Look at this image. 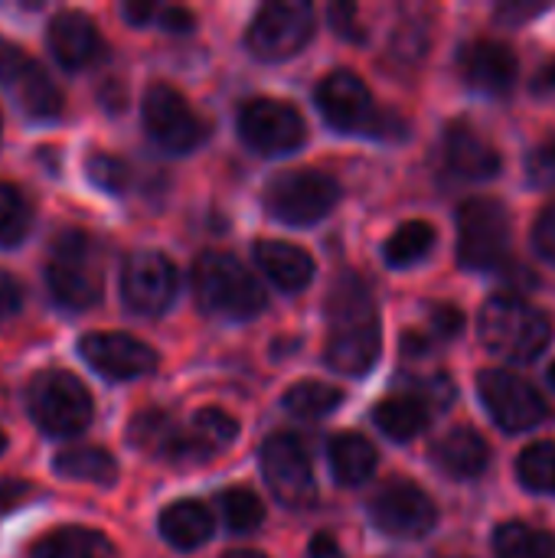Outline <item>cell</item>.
<instances>
[{
  "mask_svg": "<svg viewBox=\"0 0 555 558\" xmlns=\"http://www.w3.org/2000/svg\"><path fill=\"white\" fill-rule=\"evenodd\" d=\"M157 530H160V536L173 549L193 553L203 543H209V536H213L216 526H213V513L203 504H196V500H177V504L164 507V513L157 520Z\"/></svg>",
  "mask_w": 555,
  "mask_h": 558,
  "instance_id": "obj_23",
  "label": "cell"
},
{
  "mask_svg": "<svg viewBox=\"0 0 555 558\" xmlns=\"http://www.w3.org/2000/svg\"><path fill=\"white\" fill-rule=\"evenodd\" d=\"M478 392L491 418L510 435L550 422V402L543 392L510 369H484L478 376Z\"/></svg>",
  "mask_w": 555,
  "mask_h": 558,
  "instance_id": "obj_11",
  "label": "cell"
},
{
  "mask_svg": "<svg viewBox=\"0 0 555 558\" xmlns=\"http://www.w3.org/2000/svg\"><path fill=\"white\" fill-rule=\"evenodd\" d=\"M533 95L543 101H555V59L533 75Z\"/></svg>",
  "mask_w": 555,
  "mask_h": 558,
  "instance_id": "obj_44",
  "label": "cell"
},
{
  "mask_svg": "<svg viewBox=\"0 0 555 558\" xmlns=\"http://www.w3.org/2000/svg\"><path fill=\"white\" fill-rule=\"evenodd\" d=\"M461 330H464V314L458 307H451V304H435V307H429V327L425 330H409L402 347H406V353L422 356V353H432L438 343L455 340Z\"/></svg>",
  "mask_w": 555,
  "mask_h": 558,
  "instance_id": "obj_32",
  "label": "cell"
},
{
  "mask_svg": "<svg viewBox=\"0 0 555 558\" xmlns=\"http://www.w3.org/2000/svg\"><path fill=\"white\" fill-rule=\"evenodd\" d=\"M239 134L258 154H291L304 144V118L291 101L252 98L239 108Z\"/></svg>",
  "mask_w": 555,
  "mask_h": 558,
  "instance_id": "obj_12",
  "label": "cell"
},
{
  "mask_svg": "<svg viewBox=\"0 0 555 558\" xmlns=\"http://www.w3.org/2000/svg\"><path fill=\"white\" fill-rule=\"evenodd\" d=\"M435 239H438V232H435L432 222H425V219H409V222H402V226L386 239V248H383L386 265H393V268L419 265V262L435 248Z\"/></svg>",
  "mask_w": 555,
  "mask_h": 558,
  "instance_id": "obj_31",
  "label": "cell"
},
{
  "mask_svg": "<svg viewBox=\"0 0 555 558\" xmlns=\"http://www.w3.org/2000/svg\"><path fill=\"white\" fill-rule=\"evenodd\" d=\"M461 78L484 95H507L517 85L520 62L507 43L497 39H474L458 56Z\"/></svg>",
  "mask_w": 555,
  "mask_h": 558,
  "instance_id": "obj_17",
  "label": "cell"
},
{
  "mask_svg": "<svg viewBox=\"0 0 555 558\" xmlns=\"http://www.w3.org/2000/svg\"><path fill=\"white\" fill-rule=\"evenodd\" d=\"M219 513L232 533H255L265 523V504L249 487H229L219 497Z\"/></svg>",
  "mask_w": 555,
  "mask_h": 558,
  "instance_id": "obj_35",
  "label": "cell"
},
{
  "mask_svg": "<svg viewBox=\"0 0 555 558\" xmlns=\"http://www.w3.org/2000/svg\"><path fill=\"white\" fill-rule=\"evenodd\" d=\"M432 461L451 481H474L491 464V445L474 428H451L432 451Z\"/></svg>",
  "mask_w": 555,
  "mask_h": 558,
  "instance_id": "obj_22",
  "label": "cell"
},
{
  "mask_svg": "<svg viewBox=\"0 0 555 558\" xmlns=\"http://www.w3.org/2000/svg\"><path fill=\"white\" fill-rule=\"evenodd\" d=\"M262 474L272 497L285 507H307L317 497L311 458L304 445L288 432H275L262 445Z\"/></svg>",
  "mask_w": 555,
  "mask_h": 558,
  "instance_id": "obj_13",
  "label": "cell"
},
{
  "mask_svg": "<svg viewBox=\"0 0 555 558\" xmlns=\"http://www.w3.org/2000/svg\"><path fill=\"white\" fill-rule=\"evenodd\" d=\"M26 56L20 52V46H13L10 39H0V82H13L23 69H26Z\"/></svg>",
  "mask_w": 555,
  "mask_h": 558,
  "instance_id": "obj_40",
  "label": "cell"
},
{
  "mask_svg": "<svg viewBox=\"0 0 555 558\" xmlns=\"http://www.w3.org/2000/svg\"><path fill=\"white\" fill-rule=\"evenodd\" d=\"M481 343L504 363H533L553 340L550 317L523 298L494 294L484 301L478 317Z\"/></svg>",
  "mask_w": 555,
  "mask_h": 558,
  "instance_id": "obj_2",
  "label": "cell"
},
{
  "mask_svg": "<svg viewBox=\"0 0 555 558\" xmlns=\"http://www.w3.org/2000/svg\"><path fill=\"white\" fill-rule=\"evenodd\" d=\"M550 383L555 386V363H553V369H550Z\"/></svg>",
  "mask_w": 555,
  "mask_h": 558,
  "instance_id": "obj_52",
  "label": "cell"
},
{
  "mask_svg": "<svg viewBox=\"0 0 555 558\" xmlns=\"http://www.w3.org/2000/svg\"><path fill=\"white\" fill-rule=\"evenodd\" d=\"M373 418L393 441H412L429 428V402L422 396H389L376 405Z\"/></svg>",
  "mask_w": 555,
  "mask_h": 558,
  "instance_id": "obj_28",
  "label": "cell"
},
{
  "mask_svg": "<svg viewBox=\"0 0 555 558\" xmlns=\"http://www.w3.org/2000/svg\"><path fill=\"white\" fill-rule=\"evenodd\" d=\"M29 229V206L13 183L0 180V245H16Z\"/></svg>",
  "mask_w": 555,
  "mask_h": 558,
  "instance_id": "obj_36",
  "label": "cell"
},
{
  "mask_svg": "<svg viewBox=\"0 0 555 558\" xmlns=\"http://www.w3.org/2000/svg\"><path fill=\"white\" fill-rule=\"evenodd\" d=\"M20 301H23V291H20L16 278L0 268V317L16 314L20 311Z\"/></svg>",
  "mask_w": 555,
  "mask_h": 558,
  "instance_id": "obj_42",
  "label": "cell"
},
{
  "mask_svg": "<svg viewBox=\"0 0 555 558\" xmlns=\"http://www.w3.org/2000/svg\"><path fill=\"white\" fill-rule=\"evenodd\" d=\"M255 262L265 271V278L288 294H298L314 281V258L294 242L265 239L255 245Z\"/></svg>",
  "mask_w": 555,
  "mask_h": 558,
  "instance_id": "obj_21",
  "label": "cell"
},
{
  "mask_svg": "<svg viewBox=\"0 0 555 558\" xmlns=\"http://www.w3.org/2000/svg\"><path fill=\"white\" fill-rule=\"evenodd\" d=\"M533 252L555 268V203L546 206L533 222Z\"/></svg>",
  "mask_w": 555,
  "mask_h": 558,
  "instance_id": "obj_39",
  "label": "cell"
},
{
  "mask_svg": "<svg viewBox=\"0 0 555 558\" xmlns=\"http://www.w3.org/2000/svg\"><path fill=\"white\" fill-rule=\"evenodd\" d=\"M327 458H330V471L340 484L347 487H360L373 477L376 471V448L370 445V438L357 435V432H340L330 438V448H327Z\"/></svg>",
  "mask_w": 555,
  "mask_h": 558,
  "instance_id": "obj_25",
  "label": "cell"
},
{
  "mask_svg": "<svg viewBox=\"0 0 555 558\" xmlns=\"http://www.w3.org/2000/svg\"><path fill=\"white\" fill-rule=\"evenodd\" d=\"M3 451H7V435L0 432V454H3Z\"/></svg>",
  "mask_w": 555,
  "mask_h": 558,
  "instance_id": "obj_51",
  "label": "cell"
},
{
  "mask_svg": "<svg viewBox=\"0 0 555 558\" xmlns=\"http://www.w3.org/2000/svg\"><path fill=\"white\" fill-rule=\"evenodd\" d=\"M370 517L373 523L396 539H422L435 530L438 523V507L432 504V497L412 484V481H389L376 490L373 504H370Z\"/></svg>",
  "mask_w": 555,
  "mask_h": 558,
  "instance_id": "obj_14",
  "label": "cell"
},
{
  "mask_svg": "<svg viewBox=\"0 0 555 558\" xmlns=\"http://www.w3.org/2000/svg\"><path fill=\"white\" fill-rule=\"evenodd\" d=\"M445 163L461 180H491L500 173L497 147L464 121H455L445 131Z\"/></svg>",
  "mask_w": 555,
  "mask_h": 558,
  "instance_id": "obj_19",
  "label": "cell"
},
{
  "mask_svg": "<svg viewBox=\"0 0 555 558\" xmlns=\"http://www.w3.org/2000/svg\"><path fill=\"white\" fill-rule=\"evenodd\" d=\"M29 558H118L114 543L85 526H62L46 536H39L29 546Z\"/></svg>",
  "mask_w": 555,
  "mask_h": 558,
  "instance_id": "obj_24",
  "label": "cell"
},
{
  "mask_svg": "<svg viewBox=\"0 0 555 558\" xmlns=\"http://www.w3.org/2000/svg\"><path fill=\"white\" fill-rule=\"evenodd\" d=\"M314 36V10L304 0H275L255 13L245 29V46L262 62H285L298 56Z\"/></svg>",
  "mask_w": 555,
  "mask_h": 558,
  "instance_id": "obj_9",
  "label": "cell"
},
{
  "mask_svg": "<svg viewBox=\"0 0 555 558\" xmlns=\"http://www.w3.org/2000/svg\"><path fill=\"white\" fill-rule=\"evenodd\" d=\"M23 497H26V487H20V484H0V510H10Z\"/></svg>",
  "mask_w": 555,
  "mask_h": 558,
  "instance_id": "obj_48",
  "label": "cell"
},
{
  "mask_svg": "<svg viewBox=\"0 0 555 558\" xmlns=\"http://www.w3.org/2000/svg\"><path fill=\"white\" fill-rule=\"evenodd\" d=\"M177 268L160 252H134L121 268V298L134 314H164L177 298Z\"/></svg>",
  "mask_w": 555,
  "mask_h": 558,
  "instance_id": "obj_15",
  "label": "cell"
},
{
  "mask_svg": "<svg viewBox=\"0 0 555 558\" xmlns=\"http://www.w3.org/2000/svg\"><path fill=\"white\" fill-rule=\"evenodd\" d=\"M128 438L134 448H141L150 458H164V461H180V438L183 428L173 425V418L167 412H137L128 425Z\"/></svg>",
  "mask_w": 555,
  "mask_h": 558,
  "instance_id": "obj_27",
  "label": "cell"
},
{
  "mask_svg": "<svg viewBox=\"0 0 555 558\" xmlns=\"http://www.w3.org/2000/svg\"><path fill=\"white\" fill-rule=\"evenodd\" d=\"M517 477L533 494H555V441H536L520 451Z\"/></svg>",
  "mask_w": 555,
  "mask_h": 558,
  "instance_id": "obj_34",
  "label": "cell"
},
{
  "mask_svg": "<svg viewBox=\"0 0 555 558\" xmlns=\"http://www.w3.org/2000/svg\"><path fill=\"white\" fill-rule=\"evenodd\" d=\"M105 88H111V95H105V92H101V101H105V108H111V111H121V108H124V88H121L114 78H111Z\"/></svg>",
  "mask_w": 555,
  "mask_h": 558,
  "instance_id": "obj_49",
  "label": "cell"
},
{
  "mask_svg": "<svg viewBox=\"0 0 555 558\" xmlns=\"http://www.w3.org/2000/svg\"><path fill=\"white\" fill-rule=\"evenodd\" d=\"M141 118H144L150 141L167 154H190L209 134V124L186 105V98L177 88H170L164 82H157L144 92Z\"/></svg>",
  "mask_w": 555,
  "mask_h": 558,
  "instance_id": "obj_10",
  "label": "cell"
},
{
  "mask_svg": "<svg viewBox=\"0 0 555 558\" xmlns=\"http://www.w3.org/2000/svg\"><path fill=\"white\" fill-rule=\"evenodd\" d=\"M10 88H13L23 114H29L36 121H52L62 114V92L39 62H26V69L10 82Z\"/></svg>",
  "mask_w": 555,
  "mask_h": 558,
  "instance_id": "obj_26",
  "label": "cell"
},
{
  "mask_svg": "<svg viewBox=\"0 0 555 558\" xmlns=\"http://www.w3.org/2000/svg\"><path fill=\"white\" fill-rule=\"evenodd\" d=\"M157 16H160V26H167L170 33H190L193 23H196V16L186 7H167Z\"/></svg>",
  "mask_w": 555,
  "mask_h": 558,
  "instance_id": "obj_43",
  "label": "cell"
},
{
  "mask_svg": "<svg viewBox=\"0 0 555 558\" xmlns=\"http://www.w3.org/2000/svg\"><path fill=\"white\" fill-rule=\"evenodd\" d=\"M193 294L206 314L226 320H252L268 304L255 275L229 252H203L193 262Z\"/></svg>",
  "mask_w": 555,
  "mask_h": 558,
  "instance_id": "obj_3",
  "label": "cell"
},
{
  "mask_svg": "<svg viewBox=\"0 0 555 558\" xmlns=\"http://www.w3.org/2000/svg\"><path fill=\"white\" fill-rule=\"evenodd\" d=\"M160 10L154 7V3H124V16L131 20V23H147L150 16H157Z\"/></svg>",
  "mask_w": 555,
  "mask_h": 558,
  "instance_id": "obj_46",
  "label": "cell"
},
{
  "mask_svg": "<svg viewBox=\"0 0 555 558\" xmlns=\"http://www.w3.org/2000/svg\"><path fill=\"white\" fill-rule=\"evenodd\" d=\"M527 177L533 186H543V190H555V134L550 141H543L530 160H527Z\"/></svg>",
  "mask_w": 555,
  "mask_h": 558,
  "instance_id": "obj_38",
  "label": "cell"
},
{
  "mask_svg": "<svg viewBox=\"0 0 555 558\" xmlns=\"http://www.w3.org/2000/svg\"><path fill=\"white\" fill-rule=\"evenodd\" d=\"M340 402H343V392L317 379H301L285 392V409L298 418H324L334 409H340Z\"/></svg>",
  "mask_w": 555,
  "mask_h": 558,
  "instance_id": "obj_33",
  "label": "cell"
},
{
  "mask_svg": "<svg viewBox=\"0 0 555 558\" xmlns=\"http://www.w3.org/2000/svg\"><path fill=\"white\" fill-rule=\"evenodd\" d=\"M239 438V422L222 409H200L193 422L183 428L180 438V461L177 464H200L213 454L226 451Z\"/></svg>",
  "mask_w": 555,
  "mask_h": 558,
  "instance_id": "obj_20",
  "label": "cell"
},
{
  "mask_svg": "<svg viewBox=\"0 0 555 558\" xmlns=\"http://www.w3.org/2000/svg\"><path fill=\"white\" fill-rule=\"evenodd\" d=\"M311 558H340V549H337V539L330 533H317L311 539Z\"/></svg>",
  "mask_w": 555,
  "mask_h": 558,
  "instance_id": "obj_45",
  "label": "cell"
},
{
  "mask_svg": "<svg viewBox=\"0 0 555 558\" xmlns=\"http://www.w3.org/2000/svg\"><path fill=\"white\" fill-rule=\"evenodd\" d=\"M317 108L324 114V121L337 131L347 134H370V137H383V141H402L406 137V121L393 111H379L373 105V95L366 88V82L350 72V69H337L330 72L317 92Z\"/></svg>",
  "mask_w": 555,
  "mask_h": 558,
  "instance_id": "obj_4",
  "label": "cell"
},
{
  "mask_svg": "<svg viewBox=\"0 0 555 558\" xmlns=\"http://www.w3.org/2000/svg\"><path fill=\"white\" fill-rule=\"evenodd\" d=\"M52 468H56L59 477L82 481V484H98V487H108L118 477L114 458L105 448H95V445H75V448L59 451L52 458Z\"/></svg>",
  "mask_w": 555,
  "mask_h": 558,
  "instance_id": "obj_29",
  "label": "cell"
},
{
  "mask_svg": "<svg viewBox=\"0 0 555 558\" xmlns=\"http://www.w3.org/2000/svg\"><path fill=\"white\" fill-rule=\"evenodd\" d=\"M26 405L33 422L56 438L82 435L92 422V392L82 386L79 376L65 369H43L33 376L26 389Z\"/></svg>",
  "mask_w": 555,
  "mask_h": 558,
  "instance_id": "obj_6",
  "label": "cell"
},
{
  "mask_svg": "<svg viewBox=\"0 0 555 558\" xmlns=\"http://www.w3.org/2000/svg\"><path fill=\"white\" fill-rule=\"evenodd\" d=\"M49 49L56 56V62H62L65 69H85L95 59H101L105 43L98 26L92 23V16L79 13V10H62L52 16L49 23Z\"/></svg>",
  "mask_w": 555,
  "mask_h": 558,
  "instance_id": "obj_18",
  "label": "cell"
},
{
  "mask_svg": "<svg viewBox=\"0 0 555 558\" xmlns=\"http://www.w3.org/2000/svg\"><path fill=\"white\" fill-rule=\"evenodd\" d=\"M222 558H268V556H262V553H255V549H236V553H229V556H222Z\"/></svg>",
  "mask_w": 555,
  "mask_h": 558,
  "instance_id": "obj_50",
  "label": "cell"
},
{
  "mask_svg": "<svg viewBox=\"0 0 555 558\" xmlns=\"http://www.w3.org/2000/svg\"><path fill=\"white\" fill-rule=\"evenodd\" d=\"M540 10H543V7H536V3H507V7H500V16L520 23L523 16H536Z\"/></svg>",
  "mask_w": 555,
  "mask_h": 558,
  "instance_id": "obj_47",
  "label": "cell"
},
{
  "mask_svg": "<svg viewBox=\"0 0 555 558\" xmlns=\"http://www.w3.org/2000/svg\"><path fill=\"white\" fill-rule=\"evenodd\" d=\"M79 353L82 360L105 379H114V383H124V379H141L147 373L157 369V353L131 337V333H85L79 340Z\"/></svg>",
  "mask_w": 555,
  "mask_h": 558,
  "instance_id": "obj_16",
  "label": "cell"
},
{
  "mask_svg": "<svg viewBox=\"0 0 555 558\" xmlns=\"http://www.w3.org/2000/svg\"><path fill=\"white\" fill-rule=\"evenodd\" d=\"M330 20H334V29L347 39H363V29L357 23V7L350 3H334L330 7Z\"/></svg>",
  "mask_w": 555,
  "mask_h": 558,
  "instance_id": "obj_41",
  "label": "cell"
},
{
  "mask_svg": "<svg viewBox=\"0 0 555 558\" xmlns=\"http://www.w3.org/2000/svg\"><path fill=\"white\" fill-rule=\"evenodd\" d=\"M379 350L383 330L370 284L357 271L337 275L327 298V366L343 376H366L376 366Z\"/></svg>",
  "mask_w": 555,
  "mask_h": 558,
  "instance_id": "obj_1",
  "label": "cell"
},
{
  "mask_svg": "<svg viewBox=\"0 0 555 558\" xmlns=\"http://www.w3.org/2000/svg\"><path fill=\"white\" fill-rule=\"evenodd\" d=\"M340 199V186L334 177L321 170H288L278 173L265 190V209L285 226H314Z\"/></svg>",
  "mask_w": 555,
  "mask_h": 558,
  "instance_id": "obj_8",
  "label": "cell"
},
{
  "mask_svg": "<svg viewBox=\"0 0 555 558\" xmlns=\"http://www.w3.org/2000/svg\"><path fill=\"white\" fill-rule=\"evenodd\" d=\"M458 262L468 271H497L510 262V213L500 199L474 196L461 203Z\"/></svg>",
  "mask_w": 555,
  "mask_h": 558,
  "instance_id": "obj_7",
  "label": "cell"
},
{
  "mask_svg": "<svg viewBox=\"0 0 555 558\" xmlns=\"http://www.w3.org/2000/svg\"><path fill=\"white\" fill-rule=\"evenodd\" d=\"M88 180L98 190H105V193H124L128 190V180H131V170L114 154H95L88 160Z\"/></svg>",
  "mask_w": 555,
  "mask_h": 558,
  "instance_id": "obj_37",
  "label": "cell"
},
{
  "mask_svg": "<svg viewBox=\"0 0 555 558\" xmlns=\"http://www.w3.org/2000/svg\"><path fill=\"white\" fill-rule=\"evenodd\" d=\"M497 558H555V536L550 530L530 526L523 520H510L494 533Z\"/></svg>",
  "mask_w": 555,
  "mask_h": 558,
  "instance_id": "obj_30",
  "label": "cell"
},
{
  "mask_svg": "<svg viewBox=\"0 0 555 558\" xmlns=\"http://www.w3.org/2000/svg\"><path fill=\"white\" fill-rule=\"evenodd\" d=\"M46 284L52 301L69 311H85L101 298V268L88 232L65 229L52 239Z\"/></svg>",
  "mask_w": 555,
  "mask_h": 558,
  "instance_id": "obj_5",
  "label": "cell"
}]
</instances>
